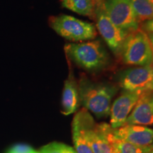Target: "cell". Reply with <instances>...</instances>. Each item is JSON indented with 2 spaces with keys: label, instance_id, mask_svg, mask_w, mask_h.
Returning <instances> with one entry per match:
<instances>
[{
  "label": "cell",
  "instance_id": "obj_1",
  "mask_svg": "<svg viewBox=\"0 0 153 153\" xmlns=\"http://www.w3.org/2000/svg\"><path fill=\"white\" fill-rule=\"evenodd\" d=\"M78 89L79 101L86 109L97 117H106L110 114L112 98L117 91L116 87L82 79Z\"/></svg>",
  "mask_w": 153,
  "mask_h": 153
},
{
  "label": "cell",
  "instance_id": "obj_2",
  "mask_svg": "<svg viewBox=\"0 0 153 153\" xmlns=\"http://www.w3.org/2000/svg\"><path fill=\"white\" fill-rule=\"evenodd\" d=\"M65 50L76 65L89 71L103 69L108 62V53L98 41L68 44Z\"/></svg>",
  "mask_w": 153,
  "mask_h": 153
},
{
  "label": "cell",
  "instance_id": "obj_3",
  "mask_svg": "<svg viewBox=\"0 0 153 153\" xmlns=\"http://www.w3.org/2000/svg\"><path fill=\"white\" fill-rule=\"evenodd\" d=\"M122 58L128 65L146 66L153 64V50L148 36L141 30L126 36L122 45Z\"/></svg>",
  "mask_w": 153,
  "mask_h": 153
},
{
  "label": "cell",
  "instance_id": "obj_4",
  "mask_svg": "<svg viewBox=\"0 0 153 153\" xmlns=\"http://www.w3.org/2000/svg\"><path fill=\"white\" fill-rule=\"evenodd\" d=\"M51 27L62 38L71 41H85L97 36L94 25L66 14L51 17Z\"/></svg>",
  "mask_w": 153,
  "mask_h": 153
},
{
  "label": "cell",
  "instance_id": "obj_5",
  "mask_svg": "<svg viewBox=\"0 0 153 153\" xmlns=\"http://www.w3.org/2000/svg\"><path fill=\"white\" fill-rule=\"evenodd\" d=\"M103 9L117 27L128 33L138 30L139 19L130 0H104Z\"/></svg>",
  "mask_w": 153,
  "mask_h": 153
},
{
  "label": "cell",
  "instance_id": "obj_6",
  "mask_svg": "<svg viewBox=\"0 0 153 153\" xmlns=\"http://www.w3.org/2000/svg\"><path fill=\"white\" fill-rule=\"evenodd\" d=\"M87 137L93 153H118L116 129L110 124L97 123L93 118L88 126Z\"/></svg>",
  "mask_w": 153,
  "mask_h": 153
},
{
  "label": "cell",
  "instance_id": "obj_7",
  "mask_svg": "<svg viewBox=\"0 0 153 153\" xmlns=\"http://www.w3.org/2000/svg\"><path fill=\"white\" fill-rule=\"evenodd\" d=\"M118 81L125 91L153 92V64L126 69L119 74Z\"/></svg>",
  "mask_w": 153,
  "mask_h": 153
},
{
  "label": "cell",
  "instance_id": "obj_8",
  "mask_svg": "<svg viewBox=\"0 0 153 153\" xmlns=\"http://www.w3.org/2000/svg\"><path fill=\"white\" fill-rule=\"evenodd\" d=\"M96 20L99 33L112 52L116 54L120 52L128 33L120 29L111 21L102 6L96 9Z\"/></svg>",
  "mask_w": 153,
  "mask_h": 153
},
{
  "label": "cell",
  "instance_id": "obj_9",
  "mask_svg": "<svg viewBox=\"0 0 153 153\" xmlns=\"http://www.w3.org/2000/svg\"><path fill=\"white\" fill-rule=\"evenodd\" d=\"M140 92L125 91L118 97L111 106L110 126L116 129L125 125L126 120L136 104L140 95Z\"/></svg>",
  "mask_w": 153,
  "mask_h": 153
},
{
  "label": "cell",
  "instance_id": "obj_10",
  "mask_svg": "<svg viewBox=\"0 0 153 153\" xmlns=\"http://www.w3.org/2000/svg\"><path fill=\"white\" fill-rule=\"evenodd\" d=\"M93 117L85 108L76 113L72 123V140L76 153H93L87 137V128Z\"/></svg>",
  "mask_w": 153,
  "mask_h": 153
},
{
  "label": "cell",
  "instance_id": "obj_11",
  "mask_svg": "<svg viewBox=\"0 0 153 153\" xmlns=\"http://www.w3.org/2000/svg\"><path fill=\"white\" fill-rule=\"evenodd\" d=\"M152 94L153 92H145L140 95L136 104L128 116L125 125H153Z\"/></svg>",
  "mask_w": 153,
  "mask_h": 153
},
{
  "label": "cell",
  "instance_id": "obj_12",
  "mask_svg": "<svg viewBox=\"0 0 153 153\" xmlns=\"http://www.w3.org/2000/svg\"><path fill=\"white\" fill-rule=\"evenodd\" d=\"M117 138L141 147H148L153 143V130L144 126L125 125L116 129Z\"/></svg>",
  "mask_w": 153,
  "mask_h": 153
},
{
  "label": "cell",
  "instance_id": "obj_13",
  "mask_svg": "<svg viewBox=\"0 0 153 153\" xmlns=\"http://www.w3.org/2000/svg\"><path fill=\"white\" fill-rule=\"evenodd\" d=\"M79 103L78 86L72 74L65 82L62 97V113L65 116L73 114L77 109Z\"/></svg>",
  "mask_w": 153,
  "mask_h": 153
},
{
  "label": "cell",
  "instance_id": "obj_14",
  "mask_svg": "<svg viewBox=\"0 0 153 153\" xmlns=\"http://www.w3.org/2000/svg\"><path fill=\"white\" fill-rule=\"evenodd\" d=\"M64 8L83 16H91L93 13L92 0H60Z\"/></svg>",
  "mask_w": 153,
  "mask_h": 153
},
{
  "label": "cell",
  "instance_id": "obj_15",
  "mask_svg": "<svg viewBox=\"0 0 153 153\" xmlns=\"http://www.w3.org/2000/svg\"><path fill=\"white\" fill-rule=\"evenodd\" d=\"M139 22L153 19V3L151 0H130Z\"/></svg>",
  "mask_w": 153,
  "mask_h": 153
},
{
  "label": "cell",
  "instance_id": "obj_16",
  "mask_svg": "<svg viewBox=\"0 0 153 153\" xmlns=\"http://www.w3.org/2000/svg\"><path fill=\"white\" fill-rule=\"evenodd\" d=\"M40 153H75V150L72 147L61 143H49L41 149Z\"/></svg>",
  "mask_w": 153,
  "mask_h": 153
},
{
  "label": "cell",
  "instance_id": "obj_17",
  "mask_svg": "<svg viewBox=\"0 0 153 153\" xmlns=\"http://www.w3.org/2000/svg\"><path fill=\"white\" fill-rule=\"evenodd\" d=\"M148 147H141L117 138L118 153H146Z\"/></svg>",
  "mask_w": 153,
  "mask_h": 153
},
{
  "label": "cell",
  "instance_id": "obj_18",
  "mask_svg": "<svg viewBox=\"0 0 153 153\" xmlns=\"http://www.w3.org/2000/svg\"><path fill=\"white\" fill-rule=\"evenodd\" d=\"M7 153H40L28 145L18 144L12 147Z\"/></svg>",
  "mask_w": 153,
  "mask_h": 153
},
{
  "label": "cell",
  "instance_id": "obj_19",
  "mask_svg": "<svg viewBox=\"0 0 153 153\" xmlns=\"http://www.w3.org/2000/svg\"><path fill=\"white\" fill-rule=\"evenodd\" d=\"M143 29L149 32V33H153V19L143 22Z\"/></svg>",
  "mask_w": 153,
  "mask_h": 153
},
{
  "label": "cell",
  "instance_id": "obj_20",
  "mask_svg": "<svg viewBox=\"0 0 153 153\" xmlns=\"http://www.w3.org/2000/svg\"><path fill=\"white\" fill-rule=\"evenodd\" d=\"M148 38H149V40H150L151 45H152V50H153V33H149Z\"/></svg>",
  "mask_w": 153,
  "mask_h": 153
},
{
  "label": "cell",
  "instance_id": "obj_21",
  "mask_svg": "<svg viewBox=\"0 0 153 153\" xmlns=\"http://www.w3.org/2000/svg\"><path fill=\"white\" fill-rule=\"evenodd\" d=\"M146 153H153V143H152V145L149 146L148 150L146 152Z\"/></svg>",
  "mask_w": 153,
  "mask_h": 153
},
{
  "label": "cell",
  "instance_id": "obj_22",
  "mask_svg": "<svg viewBox=\"0 0 153 153\" xmlns=\"http://www.w3.org/2000/svg\"><path fill=\"white\" fill-rule=\"evenodd\" d=\"M152 104H153V94H152Z\"/></svg>",
  "mask_w": 153,
  "mask_h": 153
},
{
  "label": "cell",
  "instance_id": "obj_23",
  "mask_svg": "<svg viewBox=\"0 0 153 153\" xmlns=\"http://www.w3.org/2000/svg\"><path fill=\"white\" fill-rule=\"evenodd\" d=\"M151 1H152V2L153 3V0H151Z\"/></svg>",
  "mask_w": 153,
  "mask_h": 153
},
{
  "label": "cell",
  "instance_id": "obj_24",
  "mask_svg": "<svg viewBox=\"0 0 153 153\" xmlns=\"http://www.w3.org/2000/svg\"><path fill=\"white\" fill-rule=\"evenodd\" d=\"M75 153H76V152H75Z\"/></svg>",
  "mask_w": 153,
  "mask_h": 153
}]
</instances>
